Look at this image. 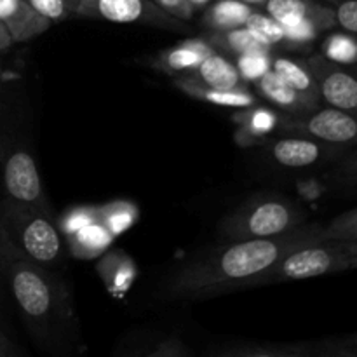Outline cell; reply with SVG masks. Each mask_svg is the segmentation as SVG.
<instances>
[{"label": "cell", "mask_w": 357, "mask_h": 357, "mask_svg": "<svg viewBox=\"0 0 357 357\" xmlns=\"http://www.w3.org/2000/svg\"><path fill=\"white\" fill-rule=\"evenodd\" d=\"M323 2H330V3H338V0H323Z\"/></svg>", "instance_id": "cell-41"}, {"label": "cell", "mask_w": 357, "mask_h": 357, "mask_svg": "<svg viewBox=\"0 0 357 357\" xmlns=\"http://www.w3.org/2000/svg\"><path fill=\"white\" fill-rule=\"evenodd\" d=\"M321 54L342 66L357 65V35L351 31H333L321 44Z\"/></svg>", "instance_id": "cell-25"}, {"label": "cell", "mask_w": 357, "mask_h": 357, "mask_svg": "<svg viewBox=\"0 0 357 357\" xmlns=\"http://www.w3.org/2000/svg\"><path fill=\"white\" fill-rule=\"evenodd\" d=\"M264 10L278 20L282 26L312 24L323 33L338 26L335 7L317 0H267Z\"/></svg>", "instance_id": "cell-10"}, {"label": "cell", "mask_w": 357, "mask_h": 357, "mask_svg": "<svg viewBox=\"0 0 357 357\" xmlns=\"http://www.w3.org/2000/svg\"><path fill=\"white\" fill-rule=\"evenodd\" d=\"M65 241L68 253L73 258H77V260H96L105 251L110 250L115 237L100 220H96V222L77 230V232L66 236Z\"/></svg>", "instance_id": "cell-19"}, {"label": "cell", "mask_w": 357, "mask_h": 357, "mask_svg": "<svg viewBox=\"0 0 357 357\" xmlns=\"http://www.w3.org/2000/svg\"><path fill=\"white\" fill-rule=\"evenodd\" d=\"M239 2L248 3V6L255 7V9H264L265 3H267V0H239Z\"/></svg>", "instance_id": "cell-39"}, {"label": "cell", "mask_w": 357, "mask_h": 357, "mask_svg": "<svg viewBox=\"0 0 357 357\" xmlns=\"http://www.w3.org/2000/svg\"><path fill=\"white\" fill-rule=\"evenodd\" d=\"M281 129L286 135H300L317 142L349 149L357 146V117L324 103L314 110L282 119Z\"/></svg>", "instance_id": "cell-6"}, {"label": "cell", "mask_w": 357, "mask_h": 357, "mask_svg": "<svg viewBox=\"0 0 357 357\" xmlns=\"http://www.w3.org/2000/svg\"><path fill=\"white\" fill-rule=\"evenodd\" d=\"M0 230L24 257L42 267L54 271L65 264L68 248L52 213L6 201L0 213Z\"/></svg>", "instance_id": "cell-3"}, {"label": "cell", "mask_w": 357, "mask_h": 357, "mask_svg": "<svg viewBox=\"0 0 357 357\" xmlns=\"http://www.w3.org/2000/svg\"><path fill=\"white\" fill-rule=\"evenodd\" d=\"M190 354L192 351L187 344L176 337H166L164 340L157 342L155 347L145 352V356L149 357H185Z\"/></svg>", "instance_id": "cell-32"}, {"label": "cell", "mask_w": 357, "mask_h": 357, "mask_svg": "<svg viewBox=\"0 0 357 357\" xmlns=\"http://www.w3.org/2000/svg\"><path fill=\"white\" fill-rule=\"evenodd\" d=\"M3 190L7 201L52 213L37 164L26 150H14L7 155L3 162Z\"/></svg>", "instance_id": "cell-9"}, {"label": "cell", "mask_w": 357, "mask_h": 357, "mask_svg": "<svg viewBox=\"0 0 357 357\" xmlns=\"http://www.w3.org/2000/svg\"><path fill=\"white\" fill-rule=\"evenodd\" d=\"M272 70L282 77L291 87L300 93L321 98L312 72L307 66L305 59H295L284 54H272Z\"/></svg>", "instance_id": "cell-23"}, {"label": "cell", "mask_w": 357, "mask_h": 357, "mask_svg": "<svg viewBox=\"0 0 357 357\" xmlns=\"http://www.w3.org/2000/svg\"><path fill=\"white\" fill-rule=\"evenodd\" d=\"M187 79L195 80L199 84H204L209 87H222V89H232V87L246 86L239 75L234 59L225 56L223 52H211L201 65L190 73H185Z\"/></svg>", "instance_id": "cell-18"}, {"label": "cell", "mask_w": 357, "mask_h": 357, "mask_svg": "<svg viewBox=\"0 0 357 357\" xmlns=\"http://www.w3.org/2000/svg\"><path fill=\"white\" fill-rule=\"evenodd\" d=\"M246 26L250 30H253L261 40L267 42L274 51H278V49L288 51V40H286L284 28L271 14L265 13L264 9H255L253 14L248 17Z\"/></svg>", "instance_id": "cell-26"}, {"label": "cell", "mask_w": 357, "mask_h": 357, "mask_svg": "<svg viewBox=\"0 0 357 357\" xmlns=\"http://www.w3.org/2000/svg\"><path fill=\"white\" fill-rule=\"evenodd\" d=\"M253 87L255 93H258V96L264 98L267 103H271L272 107L278 108L282 114H305V112H310L323 105V100H321V98L300 93L298 89L289 86V84L272 68L268 70L264 77H260L257 82H253Z\"/></svg>", "instance_id": "cell-12"}, {"label": "cell", "mask_w": 357, "mask_h": 357, "mask_svg": "<svg viewBox=\"0 0 357 357\" xmlns=\"http://www.w3.org/2000/svg\"><path fill=\"white\" fill-rule=\"evenodd\" d=\"M357 357V333L314 342V357Z\"/></svg>", "instance_id": "cell-31"}, {"label": "cell", "mask_w": 357, "mask_h": 357, "mask_svg": "<svg viewBox=\"0 0 357 357\" xmlns=\"http://www.w3.org/2000/svg\"><path fill=\"white\" fill-rule=\"evenodd\" d=\"M138 206L131 201H122V199L98 206V220L110 230L114 237H119L126 230L131 229L138 222Z\"/></svg>", "instance_id": "cell-24"}, {"label": "cell", "mask_w": 357, "mask_h": 357, "mask_svg": "<svg viewBox=\"0 0 357 357\" xmlns=\"http://www.w3.org/2000/svg\"><path fill=\"white\" fill-rule=\"evenodd\" d=\"M335 14L342 30L357 35V0H340L335 3Z\"/></svg>", "instance_id": "cell-33"}, {"label": "cell", "mask_w": 357, "mask_h": 357, "mask_svg": "<svg viewBox=\"0 0 357 357\" xmlns=\"http://www.w3.org/2000/svg\"><path fill=\"white\" fill-rule=\"evenodd\" d=\"M344 176L347 178L349 181H352V183L357 185V150L351 157H349L347 160H345Z\"/></svg>", "instance_id": "cell-35"}, {"label": "cell", "mask_w": 357, "mask_h": 357, "mask_svg": "<svg viewBox=\"0 0 357 357\" xmlns=\"http://www.w3.org/2000/svg\"><path fill=\"white\" fill-rule=\"evenodd\" d=\"M0 271L6 278L17 309L35 330L51 326L66 316L65 286L49 268L24 257L0 230Z\"/></svg>", "instance_id": "cell-2"}, {"label": "cell", "mask_w": 357, "mask_h": 357, "mask_svg": "<svg viewBox=\"0 0 357 357\" xmlns=\"http://www.w3.org/2000/svg\"><path fill=\"white\" fill-rule=\"evenodd\" d=\"M96 272L114 298H122L138 278L135 260L122 250H108L98 258Z\"/></svg>", "instance_id": "cell-16"}, {"label": "cell", "mask_w": 357, "mask_h": 357, "mask_svg": "<svg viewBox=\"0 0 357 357\" xmlns=\"http://www.w3.org/2000/svg\"><path fill=\"white\" fill-rule=\"evenodd\" d=\"M338 2H340V0H338Z\"/></svg>", "instance_id": "cell-43"}, {"label": "cell", "mask_w": 357, "mask_h": 357, "mask_svg": "<svg viewBox=\"0 0 357 357\" xmlns=\"http://www.w3.org/2000/svg\"><path fill=\"white\" fill-rule=\"evenodd\" d=\"M344 244L351 258V267L357 268V241H344Z\"/></svg>", "instance_id": "cell-37"}, {"label": "cell", "mask_w": 357, "mask_h": 357, "mask_svg": "<svg viewBox=\"0 0 357 357\" xmlns=\"http://www.w3.org/2000/svg\"><path fill=\"white\" fill-rule=\"evenodd\" d=\"M152 2L157 3L162 10H166L167 14L181 21L192 20L195 14V9L190 6L188 0H152Z\"/></svg>", "instance_id": "cell-34"}, {"label": "cell", "mask_w": 357, "mask_h": 357, "mask_svg": "<svg viewBox=\"0 0 357 357\" xmlns=\"http://www.w3.org/2000/svg\"><path fill=\"white\" fill-rule=\"evenodd\" d=\"M9 354V342L0 335V357Z\"/></svg>", "instance_id": "cell-40"}, {"label": "cell", "mask_w": 357, "mask_h": 357, "mask_svg": "<svg viewBox=\"0 0 357 357\" xmlns=\"http://www.w3.org/2000/svg\"><path fill=\"white\" fill-rule=\"evenodd\" d=\"M345 271H352V267L344 241H317L286 253L261 275L258 286L302 281Z\"/></svg>", "instance_id": "cell-5"}, {"label": "cell", "mask_w": 357, "mask_h": 357, "mask_svg": "<svg viewBox=\"0 0 357 357\" xmlns=\"http://www.w3.org/2000/svg\"><path fill=\"white\" fill-rule=\"evenodd\" d=\"M174 84L190 98L204 101V103L215 105V107L241 110V108H250L253 105H258V98L248 89V86L222 89V87L204 86V84H199L195 80L187 79V77H174Z\"/></svg>", "instance_id": "cell-17"}, {"label": "cell", "mask_w": 357, "mask_h": 357, "mask_svg": "<svg viewBox=\"0 0 357 357\" xmlns=\"http://www.w3.org/2000/svg\"><path fill=\"white\" fill-rule=\"evenodd\" d=\"M98 220V206H75V208L68 209L61 215L58 220V229L63 234V237L70 236V234L77 232L82 227L89 225V223Z\"/></svg>", "instance_id": "cell-30"}, {"label": "cell", "mask_w": 357, "mask_h": 357, "mask_svg": "<svg viewBox=\"0 0 357 357\" xmlns=\"http://www.w3.org/2000/svg\"><path fill=\"white\" fill-rule=\"evenodd\" d=\"M188 2H190V6L194 7V9H195V13H197V10H201V9H206V7H208L209 3L213 2V0H188Z\"/></svg>", "instance_id": "cell-38"}, {"label": "cell", "mask_w": 357, "mask_h": 357, "mask_svg": "<svg viewBox=\"0 0 357 357\" xmlns=\"http://www.w3.org/2000/svg\"><path fill=\"white\" fill-rule=\"evenodd\" d=\"M26 2L42 17H45V20L54 24L75 16L80 0H26Z\"/></svg>", "instance_id": "cell-29"}, {"label": "cell", "mask_w": 357, "mask_h": 357, "mask_svg": "<svg viewBox=\"0 0 357 357\" xmlns=\"http://www.w3.org/2000/svg\"><path fill=\"white\" fill-rule=\"evenodd\" d=\"M324 241H357V208L335 216L321 229Z\"/></svg>", "instance_id": "cell-28"}, {"label": "cell", "mask_w": 357, "mask_h": 357, "mask_svg": "<svg viewBox=\"0 0 357 357\" xmlns=\"http://www.w3.org/2000/svg\"><path fill=\"white\" fill-rule=\"evenodd\" d=\"M284 117L286 114H281L278 108L261 107V105L241 108L232 115V121L237 126L236 142L243 146L260 145L265 138L281 128Z\"/></svg>", "instance_id": "cell-13"}, {"label": "cell", "mask_w": 357, "mask_h": 357, "mask_svg": "<svg viewBox=\"0 0 357 357\" xmlns=\"http://www.w3.org/2000/svg\"><path fill=\"white\" fill-rule=\"evenodd\" d=\"M13 45H14V40H13V37H10L9 30H7L6 24L0 21V54H2V52H6L7 49L13 47Z\"/></svg>", "instance_id": "cell-36"}, {"label": "cell", "mask_w": 357, "mask_h": 357, "mask_svg": "<svg viewBox=\"0 0 357 357\" xmlns=\"http://www.w3.org/2000/svg\"><path fill=\"white\" fill-rule=\"evenodd\" d=\"M222 357H314V342L305 344H237L213 349Z\"/></svg>", "instance_id": "cell-22"}, {"label": "cell", "mask_w": 357, "mask_h": 357, "mask_svg": "<svg viewBox=\"0 0 357 357\" xmlns=\"http://www.w3.org/2000/svg\"><path fill=\"white\" fill-rule=\"evenodd\" d=\"M272 54L274 52H250L234 58L243 82L253 84L264 77L272 68Z\"/></svg>", "instance_id": "cell-27"}, {"label": "cell", "mask_w": 357, "mask_h": 357, "mask_svg": "<svg viewBox=\"0 0 357 357\" xmlns=\"http://www.w3.org/2000/svg\"><path fill=\"white\" fill-rule=\"evenodd\" d=\"M0 21L16 42H28L52 26L26 0H0Z\"/></svg>", "instance_id": "cell-15"}, {"label": "cell", "mask_w": 357, "mask_h": 357, "mask_svg": "<svg viewBox=\"0 0 357 357\" xmlns=\"http://www.w3.org/2000/svg\"><path fill=\"white\" fill-rule=\"evenodd\" d=\"M323 225H302L267 239L232 241L199 260L178 268L164 293L173 300H202L237 289L257 288L261 275L286 253L303 244L324 241Z\"/></svg>", "instance_id": "cell-1"}, {"label": "cell", "mask_w": 357, "mask_h": 357, "mask_svg": "<svg viewBox=\"0 0 357 357\" xmlns=\"http://www.w3.org/2000/svg\"><path fill=\"white\" fill-rule=\"evenodd\" d=\"M216 49L208 42V38L202 37L188 38V40L180 42V44L167 47L153 59V68L160 70L164 73H169L173 77L185 75L192 70L197 68L211 52Z\"/></svg>", "instance_id": "cell-14"}, {"label": "cell", "mask_w": 357, "mask_h": 357, "mask_svg": "<svg viewBox=\"0 0 357 357\" xmlns=\"http://www.w3.org/2000/svg\"><path fill=\"white\" fill-rule=\"evenodd\" d=\"M255 7L239 0H213L204 9L201 24L209 31H223L232 28L246 26L248 17L253 14Z\"/></svg>", "instance_id": "cell-21"}, {"label": "cell", "mask_w": 357, "mask_h": 357, "mask_svg": "<svg viewBox=\"0 0 357 357\" xmlns=\"http://www.w3.org/2000/svg\"><path fill=\"white\" fill-rule=\"evenodd\" d=\"M204 37L208 38V42L216 51L223 52L229 58H237V56L250 54V52H275L267 42L261 40L248 26L223 31H208Z\"/></svg>", "instance_id": "cell-20"}, {"label": "cell", "mask_w": 357, "mask_h": 357, "mask_svg": "<svg viewBox=\"0 0 357 357\" xmlns=\"http://www.w3.org/2000/svg\"><path fill=\"white\" fill-rule=\"evenodd\" d=\"M75 16L108 23L146 24L164 30H183L181 20L160 9L152 0H80Z\"/></svg>", "instance_id": "cell-7"}, {"label": "cell", "mask_w": 357, "mask_h": 357, "mask_svg": "<svg viewBox=\"0 0 357 357\" xmlns=\"http://www.w3.org/2000/svg\"><path fill=\"white\" fill-rule=\"evenodd\" d=\"M305 223V213L281 195H264L227 216L220 230L230 241L267 239L282 236Z\"/></svg>", "instance_id": "cell-4"}, {"label": "cell", "mask_w": 357, "mask_h": 357, "mask_svg": "<svg viewBox=\"0 0 357 357\" xmlns=\"http://www.w3.org/2000/svg\"><path fill=\"white\" fill-rule=\"evenodd\" d=\"M271 155L284 167H309L344 152V146L328 145L307 136H282L268 145Z\"/></svg>", "instance_id": "cell-11"}, {"label": "cell", "mask_w": 357, "mask_h": 357, "mask_svg": "<svg viewBox=\"0 0 357 357\" xmlns=\"http://www.w3.org/2000/svg\"><path fill=\"white\" fill-rule=\"evenodd\" d=\"M319 89L323 103L357 117V75L349 66L330 61L321 52L305 59Z\"/></svg>", "instance_id": "cell-8"}, {"label": "cell", "mask_w": 357, "mask_h": 357, "mask_svg": "<svg viewBox=\"0 0 357 357\" xmlns=\"http://www.w3.org/2000/svg\"><path fill=\"white\" fill-rule=\"evenodd\" d=\"M351 70H352V72H354V73H356V75H357V65H354V66H351Z\"/></svg>", "instance_id": "cell-42"}]
</instances>
